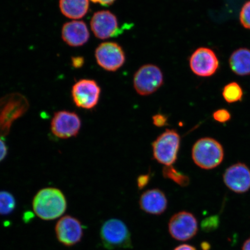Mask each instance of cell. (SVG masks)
Wrapping results in <instances>:
<instances>
[{"mask_svg": "<svg viewBox=\"0 0 250 250\" xmlns=\"http://www.w3.org/2000/svg\"><path fill=\"white\" fill-rule=\"evenodd\" d=\"M32 206L37 217L42 220L51 221L64 214L67 210V202L61 190L47 187L37 193Z\"/></svg>", "mask_w": 250, "mask_h": 250, "instance_id": "cell-1", "label": "cell"}, {"mask_svg": "<svg viewBox=\"0 0 250 250\" xmlns=\"http://www.w3.org/2000/svg\"><path fill=\"white\" fill-rule=\"evenodd\" d=\"M29 108L28 100L20 93L0 98V137L8 135L14 122L23 116Z\"/></svg>", "mask_w": 250, "mask_h": 250, "instance_id": "cell-2", "label": "cell"}, {"mask_svg": "<svg viewBox=\"0 0 250 250\" xmlns=\"http://www.w3.org/2000/svg\"><path fill=\"white\" fill-rule=\"evenodd\" d=\"M193 162L203 169L210 170L220 165L224 157L223 146L216 140L205 137L198 140L192 150Z\"/></svg>", "mask_w": 250, "mask_h": 250, "instance_id": "cell-3", "label": "cell"}, {"mask_svg": "<svg viewBox=\"0 0 250 250\" xmlns=\"http://www.w3.org/2000/svg\"><path fill=\"white\" fill-rule=\"evenodd\" d=\"M101 237L103 246L108 250L132 248V237L126 225L117 218L109 219L102 225Z\"/></svg>", "mask_w": 250, "mask_h": 250, "instance_id": "cell-4", "label": "cell"}, {"mask_svg": "<svg viewBox=\"0 0 250 250\" xmlns=\"http://www.w3.org/2000/svg\"><path fill=\"white\" fill-rule=\"evenodd\" d=\"M180 142V136L176 130H166L152 143L155 160L165 166H172L177 161Z\"/></svg>", "mask_w": 250, "mask_h": 250, "instance_id": "cell-5", "label": "cell"}, {"mask_svg": "<svg viewBox=\"0 0 250 250\" xmlns=\"http://www.w3.org/2000/svg\"><path fill=\"white\" fill-rule=\"evenodd\" d=\"M163 83V73L160 68L154 64L143 65L134 76V87L140 95H151L161 87Z\"/></svg>", "mask_w": 250, "mask_h": 250, "instance_id": "cell-6", "label": "cell"}, {"mask_svg": "<svg viewBox=\"0 0 250 250\" xmlns=\"http://www.w3.org/2000/svg\"><path fill=\"white\" fill-rule=\"evenodd\" d=\"M168 228V232L173 239L177 241H188L198 233V220L191 212L180 211L171 217Z\"/></svg>", "mask_w": 250, "mask_h": 250, "instance_id": "cell-7", "label": "cell"}, {"mask_svg": "<svg viewBox=\"0 0 250 250\" xmlns=\"http://www.w3.org/2000/svg\"><path fill=\"white\" fill-rule=\"evenodd\" d=\"M101 89L95 81L83 79L74 84L71 89L72 99L77 107L90 109L98 104Z\"/></svg>", "mask_w": 250, "mask_h": 250, "instance_id": "cell-8", "label": "cell"}, {"mask_svg": "<svg viewBox=\"0 0 250 250\" xmlns=\"http://www.w3.org/2000/svg\"><path fill=\"white\" fill-rule=\"evenodd\" d=\"M81 118L76 112L66 110L55 112L51 123V130L58 138L68 139L76 137L79 133Z\"/></svg>", "mask_w": 250, "mask_h": 250, "instance_id": "cell-9", "label": "cell"}, {"mask_svg": "<svg viewBox=\"0 0 250 250\" xmlns=\"http://www.w3.org/2000/svg\"><path fill=\"white\" fill-rule=\"evenodd\" d=\"M95 58L99 66L108 71L120 69L126 60L123 48L113 42L101 43L96 49Z\"/></svg>", "mask_w": 250, "mask_h": 250, "instance_id": "cell-10", "label": "cell"}, {"mask_svg": "<svg viewBox=\"0 0 250 250\" xmlns=\"http://www.w3.org/2000/svg\"><path fill=\"white\" fill-rule=\"evenodd\" d=\"M55 233L59 243L65 247L76 245L82 240L83 228L81 222L71 215L59 219L55 226Z\"/></svg>", "mask_w": 250, "mask_h": 250, "instance_id": "cell-11", "label": "cell"}, {"mask_svg": "<svg viewBox=\"0 0 250 250\" xmlns=\"http://www.w3.org/2000/svg\"><path fill=\"white\" fill-rule=\"evenodd\" d=\"M90 28L94 35L101 40L117 37L122 31L117 17L109 11L95 12L90 21Z\"/></svg>", "mask_w": 250, "mask_h": 250, "instance_id": "cell-12", "label": "cell"}, {"mask_svg": "<svg viewBox=\"0 0 250 250\" xmlns=\"http://www.w3.org/2000/svg\"><path fill=\"white\" fill-rule=\"evenodd\" d=\"M189 65L190 69L196 76L208 77L217 71L219 62L212 50L202 47L197 49L190 56Z\"/></svg>", "mask_w": 250, "mask_h": 250, "instance_id": "cell-13", "label": "cell"}, {"mask_svg": "<svg viewBox=\"0 0 250 250\" xmlns=\"http://www.w3.org/2000/svg\"><path fill=\"white\" fill-rule=\"evenodd\" d=\"M223 180L226 186L233 192L245 193L250 189V169L242 163L233 165L225 171Z\"/></svg>", "mask_w": 250, "mask_h": 250, "instance_id": "cell-14", "label": "cell"}, {"mask_svg": "<svg viewBox=\"0 0 250 250\" xmlns=\"http://www.w3.org/2000/svg\"><path fill=\"white\" fill-rule=\"evenodd\" d=\"M62 38L68 45L78 47L85 45L90 38L87 25L84 21H73L63 24Z\"/></svg>", "mask_w": 250, "mask_h": 250, "instance_id": "cell-15", "label": "cell"}, {"mask_svg": "<svg viewBox=\"0 0 250 250\" xmlns=\"http://www.w3.org/2000/svg\"><path fill=\"white\" fill-rule=\"evenodd\" d=\"M139 205L140 208L146 213L158 215L167 210V199L161 190L149 189L141 196Z\"/></svg>", "mask_w": 250, "mask_h": 250, "instance_id": "cell-16", "label": "cell"}, {"mask_svg": "<svg viewBox=\"0 0 250 250\" xmlns=\"http://www.w3.org/2000/svg\"><path fill=\"white\" fill-rule=\"evenodd\" d=\"M62 14L71 20L83 18L89 9V0H59Z\"/></svg>", "mask_w": 250, "mask_h": 250, "instance_id": "cell-17", "label": "cell"}, {"mask_svg": "<svg viewBox=\"0 0 250 250\" xmlns=\"http://www.w3.org/2000/svg\"><path fill=\"white\" fill-rule=\"evenodd\" d=\"M231 69L239 76L250 75V50L240 48L234 51L229 59Z\"/></svg>", "mask_w": 250, "mask_h": 250, "instance_id": "cell-18", "label": "cell"}, {"mask_svg": "<svg viewBox=\"0 0 250 250\" xmlns=\"http://www.w3.org/2000/svg\"><path fill=\"white\" fill-rule=\"evenodd\" d=\"M162 174L166 179L174 181L181 187H187L189 184V177L181 173L172 166H165L162 170Z\"/></svg>", "mask_w": 250, "mask_h": 250, "instance_id": "cell-19", "label": "cell"}, {"mask_svg": "<svg viewBox=\"0 0 250 250\" xmlns=\"http://www.w3.org/2000/svg\"><path fill=\"white\" fill-rule=\"evenodd\" d=\"M243 95L241 86L236 83H231L224 87L223 96L225 101L233 103L241 101Z\"/></svg>", "mask_w": 250, "mask_h": 250, "instance_id": "cell-20", "label": "cell"}, {"mask_svg": "<svg viewBox=\"0 0 250 250\" xmlns=\"http://www.w3.org/2000/svg\"><path fill=\"white\" fill-rule=\"evenodd\" d=\"M15 206V199L11 193L0 191V214H11L14 210Z\"/></svg>", "mask_w": 250, "mask_h": 250, "instance_id": "cell-21", "label": "cell"}, {"mask_svg": "<svg viewBox=\"0 0 250 250\" xmlns=\"http://www.w3.org/2000/svg\"><path fill=\"white\" fill-rule=\"evenodd\" d=\"M240 20L243 27L250 29V1L243 5L240 12Z\"/></svg>", "mask_w": 250, "mask_h": 250, "instance_id": "cell-22", "label": "cell"}, {"mask_svg": "<svg viewBox=\"0 0 250 250\" xmlns=\"http://www.w3.org/2000/svg\"><path fill=\"white\" fill-rule=\"evenodd\" d=\"M230 118L229 112L226 109H218L213 113L214 120L220 123H226L230 120Z\"/></svg>", "mask_w": 250, "mask_h": 250, "instance_id": "cell-23", "label": "cell"}, {"mask_svg": "<svg viewBox=\"0 0 250 250\" xmlns=\"http://www.w3.org/2000/svg\"><path fill=\"white\" fill-rule=\"evenodd\" d=\"M153 124L155 126L161 127L168 124V118L167 115L162 114H157L152 117Z\"/></svg>", "mask_w": 250, "mask_h": 250, "instance_id": "cell-24", "label": "cell"}, {"mask_svg": "<svg viewBox=\"0 0 250 250\" xmlns=\"http://www.w3.org/2000/svg\"><path fill=\"white\" fill-rule=\"evenodd\" d=\"M150 181V175L148 174L140 175L137 178V186L140 189H143L148 185Z\"/></svg>", "mask_w": 250, "mask_h": 250, "instance_id": "cell-25", "label": "cell"}, {"mask_svg": "<svg viewBox=\"0 0 250 250\" xmlns=\"http://www.w3.org/2000/svg\"><path fill=\"white\" fill-rule=\"evenodd\" d=\"M7 146L4 140L1 139V137H0V162L4 160L7 155Z\"/></svg>", "mask_w": 250, "mask_h": 250, "instance_id": "cell-26", "label": "cell"}, {"mask_svg": "<svg viewBox=\"0 0 250 250\" xmlns=\"http://www.w3.org/2000/svg\"><path fill=\"white\" fill-rule=\"evenodd\" d=\"M72 65L74 68H79L83 66L84 64V59L81 56L73 57L72 58Z\"/></svg>", "mask_w": 250, "mask_h": 250, "instance_id": "cell-27", "label": "cell"}, {"mask_svg": "<svg viewBox=\"0 0 250 250\" xmlns=\"http://www.w3.org/2000/svg\"><path fill=\"white\" fill-rule=\"evenodd\" d=\"M92 2L96 3V4H99L104 7H108L112 4H113L116 0H90Z\"/></svg>", "mask_w": 250, "mask_h": 250, "instance_id": "cell-28", "label": "cell"}, {"mask_svg": "<svg viewBox=\"0 0 250 250\" xmlns=\"http://www.w3.org/2000/svg\"><path fill=\"white\" fill-rule=\"evenodd\" d=\"M173 250H197L195 247L191 245H187V244H184V245H181L177 246V248H175Z\"/></svg>", "mask_w": 250, "mask_h": 250, "instance_id": "cell-29", "label": "cell"}, {"mask_svg": "<svg viewBox=\"0 0 250 250\" xmlns=\"http://www.w3.org/2000/svg\"><path fill=\"white\" fill-rule=\"evenodd\" d=\"M242 250H250V237L244 242Z\"/></svg>", "mask_w": 250, "mask_h": 250, "instance_id": "cell-30", "label": "cell"}, {"mask_svg": "<svg viewBox=\"0 0 250 250\" xmlns=\"http://www.w3.org/2000/svg\"><path fill=\"white\" fill-rule=\"evenodd\" d=\"M202 248L203 250H208L209 248H210V246H209L208 243L203 242L202 244Z\"/></svg>", "mask_w": 250, "mask_h": 250, "instance_id": "cell-31", "label": "cell"}]
</instances>
